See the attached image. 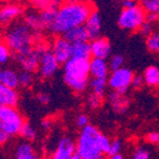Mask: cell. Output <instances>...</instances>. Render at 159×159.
Wrapping results in <instances>:
<instances>
[{"mask_svg":"<svg viewBox=\"0 0 159 159\" xmlns=\"http://www.w3.org/2000/svg\"><path fill=\"white\" fill-rule=\"evenodd\" d=\"M93 10V3L89 1L67 0L57 8L56 19L50 31L56 34H65L75 27L85 25Z\"/></svg>","mask_w":159,"mask_h":159,"instance_id":"1","label":"cell"},{"mask_svg":"<svg viewBox=\"0 0 159 159\" xmlns=\"http://www.w3.org/2000/svg\"><path fill=\"white\" fill-rule=\"evenodd\" d=\"M110 139L93 125L81 128L76 147L80 159H100L108 154Z\"/></svg>","mask_w":159,"mask_h":159,"instance_id":"2","label":"cell"},{"mask_svg":"<svg viewBox=\"0 0 159 159\" xmlns=\"http://www.w3.org/2000/svg\"><path fill=\"white\" fill-rule=\"evenodd\" d=\"M90 76V60L85 58H71L64 64V80L75 93H84L88 87Z\"/></svg>","mask_w":159,"mask_h":159,"instance_id":"3","label":"cell"},{"mask_svg":"<svg viewBox=\"0 0 159 159\" xmlns=\"http://www.w3.org/2000/svg\"><path fill=\"white\" fill-rule=\"evenodd\" d=\"M5 43L17 58L28 53L34 48V32L25 22L16 24L6 32Z\"/></svg>","mask_w":159,"mask_h":159,"instance_id":"4","label":"cell"},{"mask_svg":"<svg viewBox=\"0 0 159 159\" xmlns=\"http://www.w3.org/2000/svg\"><path fill=\"white\" fill-rule=\"evenodd\" d=\"M25 119L16 106L0 107V125L10 137L19 135Z\"/></svg>","mask_w":159,"mask_h":159,"instance_id":"5","label":"cell"},{"mask_svg":"<svg viewBox=\"0 0 159 159\" xmlns=\"http://www.w3.org/2000/svg\"><path fill=\"white\" fill-rule=\"evenodd\" d=\"M145 21H146V12L138 5L130 8H122V11L118 18L119 27L127 31L139 30L140 26Z\"/></svg>","mask_w":159,"mask_h":159,"instance_id":"6","label":"cell"},{"mask_svg":"<svg viewBox=\"0 0 159 159\" xmlns=\"http://www.w3.org/2000/svg\"><path fill=\"white\" fill-rule=\"evenodd\" d=\"M133 78V71L128 68L121 67L116 70H111V74L108 76L107 80H108V86L112 90L125 93L128 90V88L131 86Z\"/></svg>","mask_w":159,"mask_h":159,"instance_id":"7","label":"cell"},{"mask_svg":"<svg viewBox=\"0 0 159 159\" xmlns=\"http://www.w3.org/2000/svg\"><path fill=\"white\" fill-rule=\"evenodd\" d=\"M48 48L43 45V43H38L34 46V48L31 51H29L26 55L17 57V60L20 65H21L22 69L27 70V71L34 72L39 68V62H40V56L43 51L47 50Z\"/></svg>","mask_w":159,"mask_h":159,"instance_id":"8","label":"cell"},{"mask_svg":"<svg viewBox=\"0 0 159 159\" xmlns=\"http://www.w3.org/2000/svg\"><path fill=\"white\" fill-rule=\"evenodd\" d=\"M60 62L53 55V52L49 49L43 51L40 56V62H39V75L40 77L43 79H49L56 74L57 70L59 69Z\"/></svg>","mask_w":159,"mask_h":159,"instance_id":"9","label":"cell"},{"mask_svg":"<svg viewBox=\"0 0 159 159\" xmlns=\"http://www.w3.org/2000/svg\"><path fill=\"white\" fill-rule=\"evenodd\" d=\"M24 12V9L17 2H7L0 6V26L8 27Z\"/></svg>","mask_w":159,"mask_h":159,"instance_id":"10","label":"cell"},{"mask_svg":"<svg viewBox=\"0 0 159 159\" xmlns=\"http://www.w3.org/2000/svg\"><path fill=\"white\" fill-rule=\"evenodd\" d=\"M77 154L76 143L69 137H62L57 143L56 149L52 152L53 159H74Z\"/></svg>","mask_w":159,"mask_h":159,"instance_id":"11","label":"cell"},{"mask_svg":"<svg viewBox=\"0 0 159 159\" xmlns=\"http://www.w3.org/2000/svg\"><path fill=\"white\" fill-rule=\"evenodd\" d=\"M71 45L72 43L65 36H59L53 40L51 51L60 64H65L67 60L71 58Z\"/></svg>","mask_w":159,"mask_h":159,"instance_id":"12","label":"cell"},{"mask_svg":"<svg viewBox=\"0 0 159 159\" xmlns=\"http://www.w3.org/2000/svg\"><path fill=\"white\" fill-rule=\"evenodd\" d=\"M91 46V56L96 58H102L107 59L109 58L111 53V45L109 43L107 38L98 37L93 39L90 43Z\"/></svg>","mask_w":159,"mask_h":159,"instance_id":"13","label":"cell"},{"mask_svg":"<svg viewBox=\"0 0 159 159\" xmlns=\"http://www.w3.org/2000/svg\"><path fill=\"white\" fill-rule=\"evenodd\" d=\"M85 27L87 29L88 34L90 39H95V38L100 37L101 32V18L100 15L97 10H93L90 13V16L88 17V19L85 22Z\"/></svg>","mask_w":159,"mask_h":159,"instance_id":"14","label":"cell"},{"mask_svg":"<svg viewBox=\"0 0 159 159\" xmlns=\"http://www.w3.org/2000/svg\"><path fill=\"white\" fill-rule=\"evenodd\" d=\"M109 64L107 59L96 58L93 57L90 60V76L95 78H108L109 76Z\"/></svg>","mask_w":159,"mask_h":159,"instance_id":"15","label":"cell"},{"mask_svg":"<svg viewBox=\"0 0 159 159\" xmlns=\"http://www.w3.org/2000/svg\"><path fill=\"white\" fill-rule=\"evenodd\" d=\"M109 102L111 105L112 109L118 114H124L127 111L129 107V99L125 96V93H119V91H112L109 95Z\"/></svg>","mask_w":159,"mask_h":159,"instance_id":"16","label":"cell"},{"mask_svg":"<svg viewBox=\"0 0 159 159\" xmlns=\"http://www.w3.org/2000/svg\"><path fill=\"white\" fill-rule=\"evenodd\" d=\"M19 101V93L17 88L0 85V102L2 106H17Z\"/></svg>","mask_w":159,"mask_h":159,"instance_id":"17","label":"cell"},{"mask_svg":"<svg viewBox=\"0 0 159 159\" xmlns=\"http://www.w3.org/2000/svg\"><path fill=\"white\" fill-rule=\"evenodd\" d=\"M37 152L28 140L22 141L15 149V158L17 159H36Z\"/></svg>","mask_w":159,"mask_h":159,"instance_id":"18","label":"cell"},{"mask_svg":"<svg viewBox=\"0 0 159 159\" xmlns=\"http://www.w3.org/2000/svg\"><path fill=\"white\" fill-rule=\"evenodd\" d=\"M0 85L17 88L19 86V74L13 69L6 68L0 70Z\"/></svg>","mask_w":159,"mask_h":159,"instance_id":"19","label":"cell"},{"mask_svg":"<svg viewBox=\"0 0 159 159\" xmlns=\"http://www.w3.org/2000/svg\"><path fill=\"white\" fill-rule=\"evenodd\" d=\"M64 36L71 43H79V41H86V40L90 39V37H89V34H88L87 29H86L85 25L75 27V28L70 29L69 31H67Z\"/></svg>","mask_w":159,"mask_h":159,"instance_id":"20","label":"cell"},{"mask_svg":"<svg viewBox=\"0 0 159 159\" xmlns=\"http://www.w3.org/2000/svg\"><path fill=\"white\" fill-rule=\"evenodd\" d=\"M90 56H91V46L88 40H86V41H79V43H74L71 45V57L89 59Z\"/></svg>","mask_w":159,"mask_h":159,"instance_id":"21","label":"cell"},{"mask_svg":"<svg viewBox=\"0 0 159 159\" xmlns=\"http://www.w3.org/2000/svg\"><path fill=\"white\" fill-rule=\"evenodd\" d=\"M143 80L145 84L149 87H159V68L155 66H150L143 72Z\"/></svg>","mask_w":159,"mask_h":159,"instance_id":"22","label":"cell"},{"mask_svg":"<svg viewBox=\"0 0 159 159\" xmlns=\"http://www.w3.org/2000/svg\"><path fill=\"white\" fill-rule=\"evenodd\" d=\"M25 24L29 27L34 32H38L43 30V22H41V19H40L39 13H34V12L27 13L26 17H25Z\"/></svg>","mask_w":159,"mask_h":159,"instance_id":"23","label":"cell"},{"mask_svg":"<svg viewBox=\"0 0 159 159\" xmlns=\"http://www.w3.org/2000/svg\"><path fill=\"white\" fill-rule=\"evenodd\" d=\"M56 13L57 9H47V10L40 11L39 16L41 19V22H43V29L51 30L55 19H56Z\"/></svg>","mask_w":159,"mask_h":159,"instance_id":"24","label":"cell"},{"mask_svg":"<svg viewBox=\"0 0 159 159\" xmlns=\"http://www.w3.org/2000/svg\"><path fill=\"white\" fill-rule=\"evenodd\" d=\"M30 1L34 8L40 11L47 9H57L60 6V0H30Z\"/></svg>","mask_w":159,"mask_h":159,"instance_id":"25","label":"cell"},{"mask_svg":"<svg viewBox=\"0 0 159 159\" xmlns=\"http://www.w3.org/2000/svg\"><path fill=\"white\" fill-rule=\"evenodd\" d=\"M108 86V80L107 78H95L93 77V79L90 80V88L93 93H98V95L103 96L106 88Z\"/></svg>","mask_w":159,"mask_h":159,"instance_id":"26","label":"cell"},{"mask_svg":"<svg viewBox=\"0 0 159 159\" xmlns=\"http://www.w3.org/2000/svg\"><path fill=\"white\" fill-rule=\"evenodd\" d=\"M139 6L146 13L159 15V0H139Z\"/></svg>","mask_w":159,"mask_h":159,"instance_id":"27","label":"cell"},{"mask_svg":"<svg viewBox=\"0 0 159 159\" xmlns=\"http://www.w3.org/2000/svg\"><path fill=\"white\" fill-rule=\"evenodd\" d=\"M146 46L149 51L159 53V32H154L147 36Z\"/></svg>","mask_w":159,"mask_h":159,"instance_id":"28","label":"cell"},{"mask_svg":"<svg viewBox=\"0 0 159 159\" xmlns=\"http://www.w3.org/2000/svg\"><path fill=\"white\" fill-rule=\"evenodd\" d=\"M19 135L21 136L25 140H28V141L34 140V139H36V137H37V133H36L34 128L32 127L30 124H28V122H26V121H25V124L22 125Z\"/></svg>","mask_w":159,"mask_h":159,"instance_id":"29","label":"cell"},{"mask_svg":"<svg viewBox=\"0 0 159 159\" xmlns=\"http://www.w3.org/2000/svg\"><path fill=\"white\" fill-rule=\"evenodd\" d=\"M32 81H34V77H32V72L24 70L19 74V86H21L24 88H27L31 86Z\"/></svg>","mask_w":159,"mask_h":159,"instance_id":"30","label":"cell"},{"mask_svg":"<svg viewBox=\"0 0 159 159\" xmlns=\"http://www.w3.org/2000/svg\"><path fill=\"white\" fill-rule=\"evenodd\" d=\"M11 53L12 51L7 46V43H0V65H5L6 62H8L11 57Z\"/></svg>","mask_w":159,"mask_h":159,"instance_id":"31","label":"cell"},{"mask_svg":"<svg viewBox=\"0 0 159 159\" xmlns=\"http://www.w3.org/2000/svg\"><path fill=\"white\" fill-rule=\"evenodd\" d=\"M88 106L91 109H98L102 105V96L98 93H91L88 97Z\"/></svg>","mask_w":159,"mask_h":159,"instance_id":"32","label":"cell"},{"mask_svg":"<svg viewBox=\"0 0 159 159\" xmlns=\"http://www.w3.org/2000/svg\"><path fill=\"white\" fill-rule=\"evenodd\" d=\"M109 68L111 70H116V69H119L121 67H124V64H125V59L121 55H115V56H111L110 60H109Z\"/></svg>","mask_w":159,"mask_h":159,"instance_id":"33","label":"cell"},{"mask_svg":"<svg viewBox=\"0 0 159 159\" xmlns=\"http://www.w3.org/2000/svg\"><path fill=\"white\" fill-rule=\"evenodd\" d=\"M121 148H122V143L119 139H115V140L110 141V146H109V150L107 156L111 157L116 154H119L120 151H121Z\"/></svg>","mask_w":159,"mask_h":159,"instance_id":"34","label":"cell"},{"mask_svg":"<svg viewBox=\"0 0 159 159\" xmlns=\"http://www.w3.org/2000/svg\"><path fill=\"white\" fill-rule=\"evenodd\" d=\"M133 157L135 159H148L149 157H150V152H149V150H147L146 148L139 147V148H137L134 151Z\"/></svg>","mask_w":159,"mask_h":159,"instance_id":"35","label":"cell"},{"mask_svg":"<svg viewBox=\"0 0 159 159\" xmlns=\"http://www.w3.org/2000/svg\"><path fill=\"white\" fill-rule=\"evenodd\" d=\"M76 125L79 128H84L87 125H89V117L86 114H80L76 118Z\"/></svg>","mask_w":159,"mask_h":159,"instance_id":"36","label":"cell"},{"mask_svg":"<svg viewBox=\"0 0 159 159\" xmlns=\"http://www.w3.org/2000/svg\"><path fill=\"white\" fill-rule=\"evenodd\" d=\"M139 31H140V34H143V36H149L150 34H152V25H151V22L146 20V21L140 26Z\"/></svg>","mask_w":159,"mask_h":159,"instance_id":"37","label":"cell"},{"mask_svg":"<svg viewBox=\"0 0 159 159\" xmlns=\"http://www.w3.org/2000/svg\"><path fill=\"white\" fill-rule=\"evenodd\" d=\"M146 140L147 143H151V145H158L159 143V133L157 131H152V133H149L146 136Z\"/></svg>","mask_w":159,"mask_h":159,"instance_id":"38","label":"cell"},{"mask_svg":"<svg viewBox=\"0 0 159 159\" xmlns=\"http://www.w3.org/2000/svg\"><path fill=\"white\" fill-rule=\"evenodd\" d=\"M145 84V80H143V76H135L134 75V78H133V82H131V86H133L135 89H140L143 87V85Z\"/></svg>","mask_w":159,"mask_h":159,"instance_id":"39","label":"cell"},{"mask_svg":"<svg viewBox=\"0 0 159 159\" xmlns=\"http://www.w3.org/2000/svg\"><path fill=\"white\" fill-rule=\"evenodd\" d=\"M37 99L41 105H47V103L50 102V96L47 93H38Z\"/></svg>","mask_w":159,"mask_h":159,"instance_id":"40","label":"cell"},{"mask_svg":"<svg viewBox=\"0 0 159 159\" xmlns=\"http://www.w3.org/2000/svg\"><path fill=\"white\" fill-rule=\"evenodd\" d=\"M9 137H10V136L6 133V130L3 129V127L0 125V147H2L3 145L8 141Z\"/></svg>","mask_w":159,"mask_h":159,"instance_id":"41","label":"cell"},{"mask_svg":"<svg viewBox=\"0 0 159 159\" xmlns=\"http://www.w3.org/2000/svg\"><path fill=\"white\" fill-rule=\"evenodd\" d=\"M52 124H53L52 119H50V118H45V119L41 121V127L46 130H49L51 127H52Z\"/></svg>","mask_w":159,"mask_h":159,"instance_id":"42","label":"cell"},{"mask_svg":"<svg viewBox=\"0 0 159 159\" xmlns=\"http://www.w3.org/2000/svg\"><path fill=\"white\" fill-rule=\"evenodd\" d=\"M122 2V8H130V7H134V6L138 5L137 0H121Z\"/></svg>","mask_w":159,"mask_h":159,"instance_id":"43","label":"cell"},{"mask_svg":"<svg viewBox=\"0 0 159 159\" xmlns=\"http://www.w3.org/2000/svg\"><path fill=\"white\" fill-rule=\"evenodd\" d=\"M159 19V15L158 13H146V20L149 22H156Z\"/></svg>","mask_w":159,"mask_h":159,"instance_id":"44","label":"cell"},{"mask_svg":"<svg viewBox=\"0 0 159 159\" xmlns=\"http://www.w3.org/2000/svg\"><path fill=\"white\" fill-rule=\"evenodd\" d=\"M110 158H111V159H122V158H124V156H122V155L119 152V154H116V155H114V156H111Z\"/></svg>","mask_w":159,"mask_h":159,"instance_id":"45","label":"cell"},{"mask_svg":"<svg viewBox=\"0 0 159 159\" xmlns=\"http://www.w3.org/2000/svg\"><path fill=\"white\" fill-rule=\"evenodd\" d=\"M114 1H121V0H114Z\"/></svg>","mask_w":159,"mask_h":159,"instance_id":"46","label":"cell"},{"mask_svg":"<svg viewBox=\"0 0 159 159\" xmlns=\"http://www.w3.org/2000/svg\"><path fill=\"white\" fill-rule=\"evenodd\" d=\"M1 106H2V105H1V102H0V107H1Z\"/></svg>","mask_w":159,"mask_h":159,"instance_id":"47","label":"cell"},{"mask_svg":"<svg viewBox=\"0 0 159 159\" xmlns=\"http://www.w3.org/2000/svg\"><path fill=\"white\" fill-rule=\"evenodd\" d=\"M0 43H1V40H0Z\"/></svg>","mask_w":159,"mask_h":159,"instance_id":"48","label":"cell"}]
</instances>
